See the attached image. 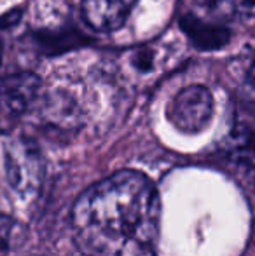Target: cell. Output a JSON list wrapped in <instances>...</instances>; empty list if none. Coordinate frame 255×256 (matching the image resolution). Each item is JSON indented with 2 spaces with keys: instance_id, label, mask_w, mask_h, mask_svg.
<instances>
[{
  "instance_id": "obj_6",
  "label": "cell",
  "mask_w": 255,
  "mask_h": 256,
  "mask_svg": "<svg viewBox=\"0 0 255 256\" xmlns=\"http://www.w3.org/2000/svg\"><path fill=\"white\" fill-rule=\"evenodd\" d=\"M201 20L225 24L239 16H248V0H194Z\"/></svg>"
},
{
  "instance_id": "obj_5",
  "label": "cell",
  "mask_w": 255,
  "mask_h": 256,
  "mask_svg": "<svg viewBox=\"0 0 255 256\" xmlns=\"http://www.w3.org/2000/svg\"><path fill=\"white\" fill-rule=\"evenodd\" d=\"M136 0H82L86 23L98 32H112L124 24Z\"/></svg>"
},
{
  "instance_id": "obj_1",
  "label": "cell",
  "mask_w": 255,
  "mask_h": 256,
  "mask_svg": "<svg viewBox=\"0 0 255 256\" xmlns=\"http://www.w3.org/2000/svg\"><path fill=\"white\" fill-rule=\"evenodd\" d=\"M161 206L154 183L131 169L86 188L72 208V234L84 256H156Z\"/></svg>"
},
{
  "instance_id": "obj_9",
  "label": "cell",
  "mask_w": 255,
  "mask_h": 256,
  "mask_svg": "<svg viewBox=\"0 0 255 256\" xmlns=\"http://www.w3.org/2000/svg\"><path fill=\"white\" fill-rule=\"evenodd\" d=\"M248 16H255V0H248Z\"/></svg>"
},
{
  "instance_id": "obj_8",
  "label": "cell",
  "mask_w": 255,
  "mask_h": 256,
  "mask_svg": "<svg viewBox=\"0 0 255 256\" xmlns=\"http://www.w3.org/2000/svg\"><path fill=\"white\" fill-rule=\"evenodd\" d=\"M246 82H248V86L255 91V60L252 61V64H250L248 68V75H246Z\"/></svg>"
},
{
  "instance_id": "obj_7",
  "label": "cell",
  "mask_w": 255,
  "mask_h": 256,
  "mask_svg": "<svg viewBox=\"0 0 255 256\" xmlns=\"http://www.w3.org/2000/svg\"><path fill=\"white\" fill-rule=\"evenodd\" d=\"M23 240V228L11 216L0 214V253L16 248Z\"/></svg>"
},
{
  "instance_id": "obj_10",
  "label": "cell",
  "mask_w": 255,
  "mask_h": 256,
  "mask_svg": "<svg viewBox=\"0 0 255 256\" xmlns=\"http://www.w3.org/2000/svg\"><path fill=\"white\" fill-rule=\"evenodd\" d=\"M0 64H2V46H0Z\"/></svg>"
},
{
  "instance_id": "obj_2",
  "label": "cell",
  "mask_w": 255,
  "mask_h": 256,
  "mask_svg": "<svg viewBox=\"0 0 255 256\" xmlns=\"http://www.w3.org/2000/svg\"><path fill=\"white\" fill-rule=\"evenodd\" d=\"M213 117V96L210 89L192 84L177 92L168 106V118L182 132L196 134L210 124Z\"/></svg>"
},
{
  "instance_id": "obj_3",
  "label": "cell",
  "mask_w": 255,
  "mask_h": 256,
  "mask_svg": "<svg viewBox=\"0 0 255 256\" xmlns=\"http://www.w3.org/2000/svg\"><path fill=\"white\" fill-rule=\"evenodd\" d=\"M39 92L41 80L34 74L7 75L0 80V118L14 120L25 115L39 100Z\"/></svg>"
},
{
  "instance_id": "obj_4",
  "label": "cell",
  "mask_w": 255,
  "mask_h": 256,
  "mask_svg": "<svg viewBox=\"0 0 255 256\" xmlns=\"http://www.w3.org/2000/svg\"><path fill=\"white\" fill-rule=\"evenodd\" d=\"M7 176L20 194L37 190L42 178V164L35 146L21 140L7 148Z\"/></svg>"
}]
</instances>
